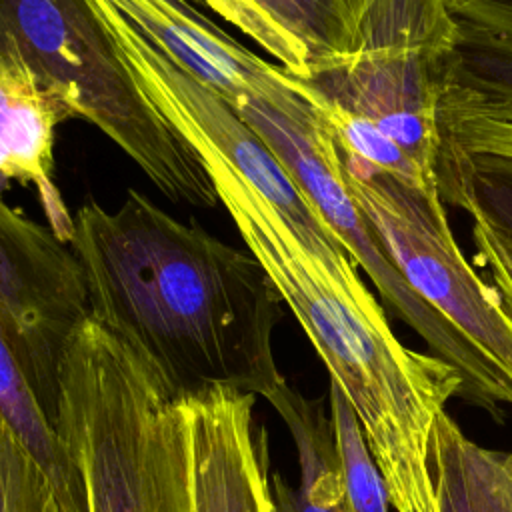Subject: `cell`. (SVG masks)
I'll list each match as a JSON object with an SVG mask.
<instances>
[{
	"label": "cell",
	"mask_w": 512,
	"mask_h": 512,
	"mask_svg": "<svg viewBox=\"0 0 512 512\" xmlns=\"http://www.w3.org/2000/svg\"><path fill=\"white\" fill-rule=\"evenodd\" d=\"M376 0H262L272 18L300 44L310 78L352 58Z\"/></svg>",
	"instance_id": "e0dca14e"
},
{
	"label": "cell",
	"mask_w": 512,
	"mask_h": 512,
	"mask_svg": "<svg viewBox=\"0 0 512 512\" xmlns=\"http://www.w3.org/2000/svg\"><path fill=\"white\" fill-rule=\"evenodd\" d=\"M458 24L512 42V0H446Z\"/></svg>",
	"instance_id": "d4e9b609"
},
{
	"label": "cell",
	"mask_w": 512,
	"mask_h": 512,
	"mask_svg": "<svg viewBox=\"0 0 512 512\" xmlns=\"http://www.w3.org/2000/svg\"><path fill=\"white\" fill-rule=\"evenodd\" d=\"M88 316L72 248L0 198V326L56 424L64 350Z\"/></svg>",
	"instance_id": "9c48e42d"
},
{
	"label": "cell",
	"mask_w": 512,
	"mask_h": 512,
	"mask_svg": "<svg viewBox=\"0 0 512 512\" xmlns=\"http://www.w3.org/2000/svg\"><path fill=\"white\" fill-rule=\"evenodd\" d=\"M236 110L282 160L354 264L368 274L386 306L428 344L434 356L460 374V398L494 418L504 404H512V382L464 334L428 306L386 256L346 186L342 156L318 94L286 112L260 100L244 102Z\"/></svg>",
	"instance_id": "5b68a950"
},
{
	"label": "cell",
	"mask_w": 512,
	"mask_h": 512,
	"mask_svg": "<svg viewBox=\"0 0 512 512\" xmlns=\"http://www.w3.org/2000/svg\"><path fill=\"white\" fill-rule=\"evenodd\" d=\"M442 152L488 156L512 162V124L442 122Z\"/></svg>",
	"instance_id": "cb8c5ba5"
},
{
	"label": "cell",
	"mask_w": 512,
	"mask_h": 512,
	"mask_svg": "<svg viewBox=\"0 0 512 512\" xmlns=\"http://www.w3.org/2000/svg\"><path fill=\"white\" fill-rule=\"evenodd\" d=\"M96 16L110 32L120 58L156 106L184 136H198L286 220L306 250L346 284H362L358 266L344 244L318 214L282 160L262 136L218 92L176 66L142 38L110 4L90 0Z\"/></svg>",
	"instance_id": "ba28073f"
},
{
	"label": "cell",
	"mask_w": 512,
	"mask_h": 512,
	"mask_svg": "<svg viewBox=\"0 0 512 512\" xmlns=\"http://www.w3.org/2000/svg\"><path fill=\"white\" fill-rule=\"evenodd\" d=\"M220 206L258 260L352 406L396 512H440L430 440L462 378L442 358L414 352L392 332L366 284H346L298 240L280 212L216 148L186 136Z\"/></svg>",
	"instance_id": "7a4b0ae2"
},
{
	"label": "cell",
	"mask_w": 512,
	"mask_h": 512,
	"mask_svg": "<svg viewBox=\"0 0 512 512\" xmlns=\"http://www.w3.org/2000/svg\"><path fill=\"white\" fill-rule=\"evenodd\" d=\"M90 318L180 400L230 388L268 402L288 384L272 334L282 298L258 260L130 188L74 214Z\"/></svg>",
	"instance_id": "6da1fadb"
},
{
	"label": "cell",
	"mask_w": 512,
	"mask_h": 512,
	"mask_svg": "<svg viewBox=\"0 0 512 512\" xmlns=\"http://www.w3.org/2000/svg\"><path fill=\"white\" fill-rule=\"evenodd\" d=\"M438 184L444 202L512 234V162L440 152Z\"/></svg>",
	"instance_id": "ac0fdd59"
},
{
	"label": "cell",
	"mask_w": 512,
	"mask_h": 512,
	"mask_svg": "<svg viewBox=\"0 0 512 512\" xmlns=\"http://www.w3.org/2000/svg\"><path fill=\"white\" fill-rule=\"evenodd\" d=\"M216 12L222 20L236 26L254 40L286 72L300 80L310 78V64L300 44L272 18L262 0H190Z\"/></svg>",
	"instance_id": "7402d4cb"
},
{
	"label": "cell",
	"mask_w": 512,
	"mask_h": 512,
	"mask_svg": "<svg viewBox=\"0 0 512 512\" xmlns=\"http://www.w3.org/2000/svg\"><path fill=\"white\" fill-rule=\"evenodd\" d=\"M320 104H322L324 116L332 128V132H334V140H336L342 156L352 158L370 168L388 172L400 180H406V182L422 186V188L440 186L438 178L426 174L378 126H374L372 122H368L364 118L348 114L340 108H334L322 100H320Z\"/></svg>",
	"instance_id": "ffe728a7"
},
{
	"label": "cell",
	"mask_w": 512,
	"mask_h": 512,
	"mask_svg": "<svg viewBox=\"0 0 512 512\" xmlns=\"http://www.w3.org/2000/svg\"><path fill=\"white\" fill-rule=\"evenodd\" d=\"M0 56L108 136L176 204H220L198 152L150 102L90 0H0Z\"/></svg>",
	"instance_id": "277c9868"
},
{
	"label": "cell",
	"mask_w": 512,
	"mask_h": 512,
	"mask_svg": "<svg viewBox=\"0 0 512 512\" xmlns=\"http://www.w3.org/2000/svg\"><path fill=\"white\" fill-rule=\"evenodd\" d=\"M270 404L286 422L300 464L298 486L272 476L276 512H348L330 414L288 384Z\"/></svg>",
	"instance_id": "5bb4252c"
},
{
	"label": "cell",
	"mask_w": 512,
	"mask_h": 512,
	"mask_svg": "<svg viewBox=\"0 0 512 512\" xmlns=\"http://www.w3.org/2000/svg\"><path fill=\"white\" fill-rule=\"evenodd\" d=\"M438 110L440 124H512V42L458 24Z\"/></svg>",
	"instance_id": "2e32d148"
},
{
	"label": "cell",
	"mask_w": 512,
	"mask_h": 512,
	"mask_svg": "<svg viewBox=\"0 0 512 512\" xmlns=\"http://www.w3.org/2000/svg\"><path fill=\"white\" fill-rule=\"evenodd\" d=\"M74 118L32 72L0 56V182L18 180L36 188L46 226L70 242L74 216L54 178L56 126Z\"/></svg>",
	"instance_id": "7c38bea8"
},
{
	"label": "cell",
	"mask_w": 512,
	"mask_h": 512,
	"mask_svg": "<svg viewBox=\"0 0 512 512\" xmlns=\"http://www.w3.org/2000/svg\"><path fill=\"white\" fill-rule=\"evenodd\" d=\"M184 402L194 512H276L266 430L254 396L206 390Z\"/></svg>",
	"instance_id": "8fae6325"
},
{
	"label": "cell",
	"mask_w": 512,
	"mask_h": 512,
	"mask_svg": "<svg viewBox=\"0 0 512 512\" xmlns=\"http://www.w3.org/2000/svg\"><path fill=\"white\" fill-rule=\"evenodd\" d=\"M58 428L88 512H194L184 402L90 316L64 350Z\"/></svg>",
	"instance_id": "3957f363"
},
{
	"label": "cell",
	"mask_w": 512,
	"mask_h": 512,
	"mask_svg": "<svg viewBox=\"0 0 512 512\" xmlns=\"http://www.w3.org/2000/svg\"><path fill=\"white\" fill-rule=\"evenodd\" d=\"M472 218L474 258L488 274L506 312L512 318V234L482 216Z\"/></svg>",
	"instance_id": "603a6c76"
},
{
	"label": "cell",
	"mask_w": 512,
	"mask_h": 512,
	"mask_svg": "<svg viewBox=\"0 0 512 512\" xmlns=\"http://www.w3.org/2000/svg\"><path fill=\"white\" fill-rule=\"evenodd\" d=\"M0 512H64L48 474L2 422Z\"/></svg>",
	"instance_id": "44dd1931"
},
{
	"label": "cell",
	"mask_w": 512,
	"mask_h": 512,
	"mask_svg": "<svg viewBox=\"0 0 512 512\" xmlns=\"http://www.w3.org/2000/svg\"><path fill=\"white\" fill-rule=\"evenodd\" d=\"M342 172L404 282L512 382V318L494 286L464 258L440 186L422 188L346 156Z\"/></svg>",
	"instance_id": "52a82bcc"
},
{
	"label": "cell",
	"mask_w": 512,
	"mask_h": 512,
	"mask_svg": "<svg viewBox=\"0 0 512 512\" xmlns=\"http://www.w3.org/2000/svg\"><path fill=\"white\" fill-rule=\"evenodd\" d=\"M176 66L218 92L234 108L260 100L290 110L316 92L280 64L240 44L190 0H104Z\"/></svg>",
	"instance_id": "30bf717a"
},
{
	"label": "cell",
	"mask_w": 512,
	"mask_h": 512,
	"mask_svg": "<svg viewBox=\"0 0 512 512\" xmlns=\"http://www.w3.org/2000/svg\"><path fill=\"white\" fill-rule=\"evenodd\" d=\"M430 476L440 512H512V452L480 446L448 412L432 428Z\"/></svg>",
	"instance_id": "9a60e30c"
},
{
	"label": "cell",
	"mask_w": 512,
	"mask_h": 512,
	"mask_svg": "<svg viewBox=\"0 0 512 512\" xmlns=\"http://www.w3.org/2000/svg\"><path fill=\"white\" fill-rule=\"evenodd\" d=\"M0 422L48 474L64 512H88L78 462L56 420L46 410L10 336L0 326Z\"/></svg>",
	"instance_id": "4fadbf2b"
},
{
	"label": "cell",
	"mask_w": 512,
	"mask_h": 512,
	"mask_svg": "<svg viewBox=\"0 0 512 512\" xmlns=\"http://www.w3.org/2000/svg\"><path fill=\"white\" fill-rule=\"evenodd\" d=\"M330 422L340 456L348 512H388L392 502L378 464L364 440L360 422L336 384L328 390Z\"/></svg>",
	"instance_id": "d6986e66"
},
{
	"label": "cell",
	"mask_w": 512,
	"mask_h": 512,
	"mask_svg": "<svg viewBox=\"0 0 512 512\" xmlns=\"http://www.w3.org/2000/svg\"><path fill=\"white\" fill-rule=\"evenodd\" d=\"M456 30L446 0H376L356 54L304 82L322 102L378 126L438 178V108Z\"/></svg>",
	"instance_id": "8992f818"
}]
</instances>
